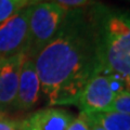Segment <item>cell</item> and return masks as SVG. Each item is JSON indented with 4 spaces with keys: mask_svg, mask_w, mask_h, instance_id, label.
<instances>
[{
    "mask_svg": "<svg viewBox=\"0 0 130 130\" xmlns=\"http://www.w3.org/2000/svg\"><path fill=\"white\" fill-rule=\"evenodd\" d=\"M34 62L48 105H76L98 71L95 34L87 7L67 10L59 32Z\"/></svg>",
    "mask_w": 130,
    "mask_h": 130,
    "instance_id": "1",
    "label": "cell"
},
{
    "mask_svg": "<svg viewBox=\"0 0 130 130\" xmlns=\"http://www.w3.org/2000/svg\"><path fill=\"white\" fill-rule=\"evenodd\" d=\"M87 9L95 34L96 74L115 77L130 89V10L96 1Z\"/></svg>",
    "mask_w": 130,
    "mask_h": 130,
    "instance_id": "2",
    "label": "cell"
},
{
    "mask_svg": "<svg viewBox=\"0 0 130 130\" xmlns=\"http://www.w3.org/2000/svg\"><path fill=\"white\" fill-rule=\"evenodd\" d=\"M66 8L54 2L34 3L28 22V46L25 55L34 60L54 39L67 13Z\"/></svg>",
    "mask_w": 130,
    "mask_h": 130,
    "instance_id": "3",
    "label": "cell"
},
{
    "mask_svg": "<svg viewBox=\"0 0 130 130\" xmlns=\"http://www.w3.org/2000/svg\"><path fill=\"white\" fill-rule=\"evenodd\" d=\"M124 89V84L115 77L94 74L81 91L76 105L85 114L106 112L115 96Z\"/></svg>",
    "mask_w": 130,
    "mask_h": 130,
    "instance_id": "4",
    "label": "cell"
},
{
    "mask_svg": "<svg viewBox=\"0 0 130 130\" xmlns=\"http://www.w3.org/2000/svg\"><path fill=\"white\" fill-rule=\"evenodd\" d=\"M31 6L25 7L0 24V60L26 53Z\"/></svg>",
    "mask_w": 130,
    "mask_h": 130,
    "instance_id": "5",
    "label": "cell"
},
{
    "mask_svg": "<svg viewBox=\"0 0 130 130\" xmlns=\"http://www.w3.org/2000/svg\"><path fill=\"white\" fill-rule=\"evenodd\" d=\"M40 93H41V86L35 67V62L34 60L25 55L20 71L14 109L21 112L30 111L39 102Z\"/></svg>",
    "mask_w": 130,
    "mask_h": 130,
    "instance_id": "6",
    "label": "cell"
},
{
    "mask_svg": "<svg viewBox=\"0 0 130 130\" xmlns=\"http://www.w3.org/2000/svg\"><path fill=\"white\" fill-rule=\"evenodd\" d=\"M25 53L0 60V111L14 109L18 94L20 71Z\"/></svg>",
    "mask_w": 130,
    "mask_h": 130,
    "instance_id": "7",
    "label": "cell"
},
{
    "mask_svg": "<svg viewBox=\"0 0 130 130\" xmlns=\"http://www.w3.org/2000/svg\"><path fill=\"white\" fill-rule=\"evenodd\" d=\"M74 115L64 108L47 107L35 111L18 123L19 130H66Z\"/></svg>",
    "mask_w": 130,
    "mask_h": 130,
    "instance_id": "8",
    "label": "cell"
},
{
    "mask_svg": "<svg viewBox=\"0 0 130 130\" xmlns=\"http://www.w3.org/2000/svg\"><path fill=\"white\" fill-rule=\"evenodd\" d=\"M89 119L104 130H130V115L118 112H101L86 114Z\"/></svg>",
    "mask_w": 130,
    "mask_h": 130,
    "instance_id": "9",
    "label": "cell"
},
{
    "mask_svg": "<svg viewBox=\"0 0 130 130\" xmlns=\"http://www.w3.org/2000/svg\"><path fill=\"white\" fill-rule=\"evenodd\" d=\"M30 5V0H0V24Z\"/></svg>",
    "mask_w": 130,
    "mask_h": 130,
    "instance_id": "10",
    "label": "cell"
},
{
    "mask_svg": "<svg viewBox=\"0 0 130 130\" xmlns=\"http://www.w3.org/2000/svg\"><path fill=\"white\" fill-rule=\"evenodd\" d=\"M106 112H118L130 115V89H124L113 100Z\"/></svg>",
    "mask_w": 130,
    "mask_h": 130,
    "instance_id": "11",
    "label": "cell"
},
{
    "mask_svg": "<svg viewBox=\"0 0 130 130\" xmlns=\"http://www.w3.org/2000/svg\"><path fill=\"white\" fill-rule=\"evenodd\" d=\"M41 1H50L54 2L59 6H62L66 9H80V8H86L90 6L94 0H30L31 5Z\"/></svg>",
    "mask_w": 130,
    "mask_h": 130,
    "instance_id": "12",
    "label": "cell"
},
{
    "mask_svg": "<svg viewBox=\"0 0 130 130\" xmlns=\"http://www.w3.org/2000/svg\"><path fill=\"white\" fill-rule=\"evenodd\" d=\"M66 130H90V119L85 113H79L78 116L74 117Z\"/></svg>",
    "mask_w": 130,
    "mask_h": 130,
    "instance_id": "13",
    "label": "cell"
},
{
    "mask_svg": "<svg viewBox=\"0 0 130 130\" xmlns=\"http://www.w3.org/2000/svg\"><path fill=\"white\" fill-rule=\"evenodd\" d=\"M0 130H19L18 123L3 116L2 118H0Z\"/></svg>",
    "mask_w": 130,
    "mask_h": 130,
    "instance_id": "14",
    "label": "cell"
},
{
    "mask_svg": "<svg viewBox=\"0 0 130 130\" xmlns=\"http://www.w3.org/2000/svg\"><path fill=\"white\" fill-rule=\"evenodd\" d=\"M90 130H104V129L101 127L100 125H98V124L93 123V121L90 120Z\"/></svg>",
    "mask_w": 130,
    "mask_h": 130,
    "instance_id": "15",
    "label": "cell"
},
{
    "mask_svg": "<svg viewBox=\"0 0 130 130\" xmlns=\"http://www.w3.org/2000/svg\"><path fill=\"white\" fill-rule=\"evenodd\" d=\"M3 116H6V115H5V114H3V113H2L1 111H0V118H2Z\"/></svg>",
    "mask_w": 130,
    "mask_h": 130,
    "instance_id": "16",
    "label": "cell"
},
{
    "mask_svg": "<svg viewBox=\"0 0 130 130\" xmlns=\"http://www.w3.org/2000/svg\"><path fill=\"white\" fill-rule=\"evenodd\" d=\"M129 1H130V0H129Z\"/></svg>",
    "mask_w": 130,
    "mask_h": 130,
    "instance_id": "17",
    "label": "cell"
}]
</instances>
